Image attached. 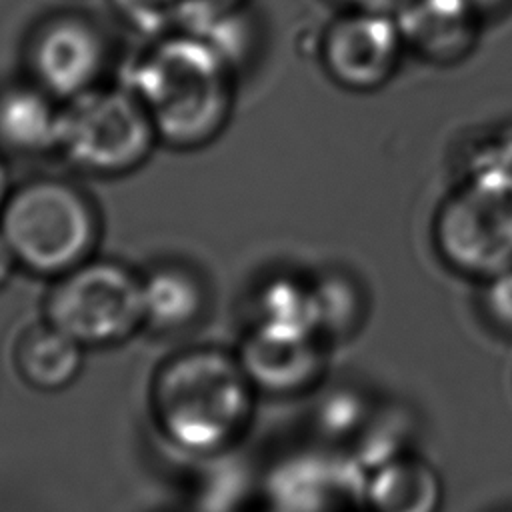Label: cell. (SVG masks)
<instances>
[{
  "instance_id": "9",
  "label": "cell",
  "mask_w": 512,
  "mask_h": 512,
  "mask_svg": "<svg viewBox=\"0 0 512 512\" xmlns=\"http://www.w3.org/2000/svg\"><path fill=\"white\" fill-rule=\"evenodd\" d=\"M238 360L256 394L292 398L314 388L326 368L316 336H288L252 328Z\"/></svg>"
},
{
  "instance_id": "2",
  "label": "cell",
  "mask_w": 512,
  "mask_h": 512,
  "mask_svg": "<svg viewBox=\"0 0 512 512\" xmlns=\"http://www.w3.org/2000/svg\"><path fill=\"white\" fill-rule=\"evenodd\" d=\"M150 414L158 432L178 450L214 454L250 428L256 390L236 352L190 346L168 356L150 384Z\"/></svg>"
},
{
  "instance_id": "20",
  "label": "cell",
  "mask_w": 512,
  "mask_h": 512,
  "mask_svg": "<svg viewBox=\"0 0 512 512\" xmlns=\"http://www.w3.org/2000/svg\"><path fill=\"white\" fill-rule=\"evenodd\" d=\"M466 2L474 8V12L482 20L498 18L512 8V0H466Z\"/></svg>"
},
{
  "instance_id": "4",
  "label": "cell",
  "mask_w": 512,
  "mask_h": 512,
  "mask_svg": "<svg viewBox=\"0 0 512 512\" xmlns=\"http://www.w3.org/2000/svg\"><path fill=\"white\" fill-rule=\"evenodd\" d=\"M160 146L154 124L122 82H106L68 102L58 156L80 174L122 178L140 170Z\"/></svg>"
},
{
  "instance_id": "19",
  "label": "cell",
  "mask_w": 512,
  "mask_h": 512,
  "mask_svg": "<svg viewBox=\"0 0 512 512\" xmlns=\"http://www.w3.org/2000/svg\"><path fill=\"white\" fill-rule=\"evenodd\" d=\"M342 10H364V12H384L396 14L406 0H332Z\"/></svg>"
},
{
  "instance_id": "12",
  "label": "cell",
  "mask_w": 512,
  "mask_h": 512,
  "mask_svg": "<svg viewBox=\"0 0 512 512\" xmlns=\"http://www.w3.org/2000/svg\"><path fill=\"white\" fill-rule=\"evenodd\" d=\"M64 102L26 76L0 82V152L16 158L58 156Z\"/></svg>"
},
{
  "instance_id": "6",
  "label": "cell",
  "mask_w": 512,
  "mask_h": 512,
  "mask_svg": "<svg viewBox=\"0 0 512 512\" xmlns=\"http://www.w3.org/2000/svg\"><path fill=\"white\" fill-rule=\"evenodd\" d=\"M432 238L454 272L488 282L512 268V176L470 172L440 204Z\"/></svg>"
},
{
  "instance_id": "1",
  "label": "cell",
  "mask_w": 512,
  "mask_h": 512,
  "mask_svg": "<svg viewBox=\"0 0 512 512\" xmlns=\"http://www.w3.org/2000/svg\"><path fill=\"white\" fill-rule=\"evenodd\" d=\"M238 78L208 44L174 30L146 42L124 82L142 100L162 148L196 152L226 132Z\"/></svg>"
},
{
  "instance_id": "16",
  "label": "cell",
  "mask_w": 512,
  "mask_h": 512,
  "mask_svg": "<svg viewBox=\"0 0 512 512\" xmlns=\"http://www.w3.org/2000/svg\"><path fill=\"white\" fill-rule=\"evenodd\" d=\"M318 336H342L348 334L356 320H360L362 298L358 288L348 276L324 274L312 282Z\"/></svg>"
},
{
  "instance_id": "15",
  "label": "cell",
  "mask_w": 512,
  "mask_h": 512,
  "mask_svg": "<svg viewBox=\"0 0 512 512\" xmlns=\"http://www.w3.org/2000/svg\"><path fill=\"white\" fill-rule=\"evenodd\" d=\"M444 484L438 470L408 452L368 472V512H440Z\"/></svg>"
},
{
  "instance_id": "18",
  "label": "cell",
  "mask_w": 512,
  "mask_h": 512,
  "mask_svg": "<svg viewBox=\"0 0 512 512\" xmlns=\"http://www.w3.org/2000/svg\"><path fill=\"white\" fill-rule=\"evenodd\" d=\"M482 310L502 332L512 334V268L482 282Z\"/></svg>"
},
{
  "instance_id": "23",
  "label": "cell",
  "mask_w": 512,
  "mask_h": 512,
  "mask_svg": "<svg viewBox=\"0 0 512 512\" xmlns=\"http://www.w3.org/2000/svg\"><path fill=\"white\" fill-rule=\"evenodd\" d=\"M190 2H196V4H206V6H224V8H230V6H246V4H252V0H190Z\"/></svg>"
},
{
  "instance_id": "17",
  "label": "cell",
  "mask_w": 512,
  "mask_h": 512,
  "mask_svg": "<svg viewBox=\"0 0 512 512\" xmlns=\"http://www.w3.org/2000/svg\"><path fill=\"white\" fill-rule=\"evenodd\" d=\"M112 16L132 34L148 40L178 28L186 0H106Z\"/></svg>"
},
{
  "instance_id": "21",
  "label": "cell",
  "mask_w": 512,
  "mask_h": 512,
  "mask_svg": "<svg viewBox=\"0 0 512 512\" xmlns=\"http://www.w3.org/2000/svg\"><path fill=\"white\" fill-rule=\"evenodd\" d=\"M16 270H20V268H18V262H16V258H14V254H12V250H10L8 242H6V238H4L2 232H0V290L12 280V276H14Z\"/></svg>"
},
{
  "instance_id": "14",
  "label": "cell",
  "mask_w": 512,
  "mask_h": 512,
  "mask_svg": "<svg viewBox=\"0 0 512 512\" xmlns=\"http://www.w3.org/2000/svg\"><path fill=\"white\" fill-rule=\"evenodd\" d=\"M176 30L208 44L238 76L254 64L264 36L252 4L224 8L186 0Z\"/></svg>"
},
{
  "instance_id": "5",
  "label": "cell",
  "mask_w": 512,
  "mask_h": 512,
  "mask_svg": "<svg viewBox=\"0 0 512 512\" xmlns=\"http://www.w3.org/2000/svg\"><path fill=\"white\" fill-rule=\"evenodd\" d=\"M42 312L86 350L120 346L144 330L142 272L94 254L50 280Z\"/></svg>"
},
{
  "instance_id": "3",
  "label": "cell",
  "mask_w": 512,
  "mask_h": 512,
  "mask_svg": "<svg viewBox=\"0 0 512 512\" xmlns=\"http://www.w3.org/2000/svg\"><path fill=\"white\" fill-rule=\"evenodd\" d=\"M102 212L74 178L38 174L18 182L0 212V232L18 268L56 278L98 254Z\"/></svg>"
},
{
  "instance_id": "22",
  "label": "cell",
  "mask_w": 512,
  "mask_h": 512,
  "mask_svg": "<svg viewBox=\"0 0 512 512\" xmlns=\"http://www.w3.org/2000/svg\"><path fill=\"white\" fill-rule=\"evenodd\" d=\"M14 180H12V170H10V162L8 156L0 152V212L4 208V204L8 202L12 190H14Z\"/></svg>"
},
{
  "instance_id": "7",
  "label": "cell",
  "mask_w": 512,
  "mask_h": 512,
  "mask_svg": "<svg viewBox=\"0 0 512 512\" xmlns=\"http://www.w3.org/2000/svg\"><path fill=\"white\" fill-rule=\"evenodd\" d=\"M22 62L26 78L68 102L110 82L112 42L94 16L82 10H54L28 30Z\"/></svg>"
},
{
  "instance_id": "13",
  "label": "cell",
  "mask_w": 512,
  "mask_h": 512,
  "mask_svg": "<svg viewBox=\"0 0 512 512\" xmlns=\"http://www.w3.org/2000/svg\"><path fill=\"white\" fill-rule=\"evenodd\" d=\"M86 352L82 344L42 318L18 336L14 370L28 388L54 394L80 378Z\"/></svg>"
},
{
  "instance_id": "11",
  "label": "cell",
  "mask_w": 512,
  "mask_h": 512,
  "mask_svg": "<svg viewBox=\"0 0 512 512\" xmlns=\"http://www.w3.org/2000/svg\"><path fill=\"white\" fill-rule=\"evenodd\" d=\"M144 332L172 338L202 324L210 306L204 274L186 260L164 258L142 270Z\"/></svg>"
},
{
  "instance_id": "8",
  "label": "cell",
  "mask_w": 512,
  "mask_h": 512,
  "mask_svg": "<svg viewBox=\"0 0 512 512\" xmlns=\"http://www.w3.org/2000/svg\"><path fill=\"white\" fill-rule=\"evenodd\" d=\"M406 50L394 14L342 10L318 40L320 66L350 92H372L396 72Z\"/></svg>"
},
{
  "instance_id": "10",
  "label": "cell",
  "mask_w": 512,
  "mask_h": 512,
  "mask_svg": "<svg viewBox=\"0 0 512 512\" xmlns=\"http://www.w3.org/2000/svg\"><path fill=\"white\" fill-rule=\"evenodd\" d=\"M394 18L406 50L438 66L462 62L476 46L482 22L466 0H406Z\"/></svg>"
}]
</instances>
